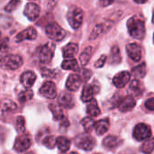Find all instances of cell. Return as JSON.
Here are the masks:
<instances>
[{
    "label": "cell",
    "mask_w": 154,
    "mask_h": 154,
    "mask_svg": "<svg viewBox=\"0 0 154 154\" xmlns=\"http://www.w3.org/2000/svg\"><path fill=\"white\" fill-rule=\"evenodd\" d=\"M15 128L18 133H23L25 130V120L23 116H18L15 120Z\"/></svg>",
    "instance_id": "35"
},
{
    "label": "cell",
    "mask_w": 154,
    "mask_h": 154,
    "mask_svg": "<svg viewBox=\"0 0 154 154\" xmlns=\"http://www.w3.org/2000/svg\"><path fill=\"white\" fill-rule=\"evenodd\" d=\"M49 108L51 111L52 116H53V118H54L55 121H60L61 125H65V126H68L69 125V121L66 118L65 115L63 114V111H62L60 106H57V105H54V104H51L49 106Z\"/></svg>",
    "instance_id": "11"
},
{
    "label": "cell",
    "mask_w": 154,
    "mask_h": 154,
    "mask_svg": "<svg viewBox=\"0 0 154 154\" xmlns=\"http://www.w3.org/2000/svg\"><path fill=\"white\" fill-rule=\"evenodd\" d=\"M69 154H79V153H77V152H70Z\"/></svg>",
    "instance_id": "46"
},
{
    "label": "cell",
    "mask_w": 154,
    "mask_h": 154,
    "mask_svg": "<svg viewBox=\"0 0 154 154\" xmlns=\"http://www.w3.org/2000/svg\"><path fill=\"white\" fill-rule=\"evenodd\" d=\"M55 46L52 43H47L43 45L39 51V58L42 64H49L54 55Z\"/></svg>",
    "instance_id": "6"
},
{
    "label": "cell",
    "mask_w": 154,
    "mask_h": 154,
    "mask_svg": "<svg viewBox=\"0 0 154 154\" xmlns=\"http://www.w3.org/2000/svg\"><path fill=\"white\" fill-rule=\"evenodd\" d=\"M40 94L49 99H52L57 96L56 86L52 81H46L40 88Z\"/></svg>",
    "instance_id": "9"
},
{
    "label": "cell",
    "mask_w": 154,
    "mask_h": 154,
    "mask_svg": "<svg viewBox=\"0 0 154 154\" xmlns=\"http://www.w3.org/2000/svg\"><path fill=\"white\" fill-rule=\"evenodd\" d=\"M129 92L134 97H138V96L142 95L143 88H142V85L139 82V80L134 79L131 82L130 87H129Z\"/></svg>",
    "instance_id": "29"
},
{
    "label": "cell",
    "mask_w": 154,
    "mask_h": 154,
    "mask_svg": "<svg viewBox=\"0 0 154 154\" xmlns=\"http://www.w3.org/2000/svg\"><path fill=\"white\" fill-rule=\"evenodd\" d=\"M152 135V130L145 124H138L134 129V137L136 141H145Z\"/></svg>",
    "instance_id": "7"
},
{
    "label": "cell",
    "mask_w": 154,
    "mask_h": 154,
    "mask_svg": "<svg viewBox=\"0 0 154 154\" xmlns=\"http://www.w3.org/2000/svg\"><path fill=\"white\" fill-rule=\"evenodd\" d=\"M56 139H57V138H55L54 136L49 135V136H47V137H45V138L43 139L42 144H43L45 147L49 148V149H53V147L56 145Z\"/></svg>",
    "instance_id": "36"
},
{
    "label": "cell",
    "mask_w": 154,
    "mask_h": 154,
    "mask_svg": "<svg viewBox=\"0 0 154 154\" xmlns=\"http://www.w3.org/2000/svg\"><path fill=\"white\" fill-rule=\"evenodd\" d=\"M45 32L47 36L54 42H60L66 36V32L64 29L56 23H49L45 27Z\"/></svg>",
    "instance_id": "4"
},
{
    "label": "cell",
    "mask_w": 154,
    "mask_h": 154,
    "mask_svg": "<svg viewBox=\"0 0 154 154\" xmlns=\"http://www.w3.org/2000/svg\"><path fill=\"white\" fill-rule=\"evenodd\" d=\"M35 80H36V75H35L34 72H32L31 70L23 72L21 75V78H20L21 83L26 88H30L31 87H32V85L34 84Z\"/></svg>",
    "instance_id": "19"
},
{
    "label": "cell",
    "mask_w": 154,
    "mask_h": 154,
    "mask_svg": "<svg viewBox=\"0 0 154 154\" xmlns=\"http://www.w3.org/2000/svg\"><path fill=\"white\" fill-rule=\"evenodd\" d=\"M154 150V138L147 139L143 143V144L141 147V151L145 154H150L153 152Z\"/></svg>",
    "instance_id": "32"
},
{
    "label": "cell",
    "mask_w": 154,
    "mask_h": 154,
    "mask_svg": "<svg viewBox=\"0 0 154 154\" xmlns=\"http://www.w3.org/2000/svg\"><path fill=\"white\" fill-rule=\"evenodd\" d=\"M40 6L34 3H28L23 10V14L24 15L32 22H34L38 19L39 15H40Z\"/></svg>",
    "instance_id": "10"
},
{
    "label": "cell",
    "mask_w": 154,
    "mask_h": 154,
    "mask_svg": "<svg viewBox=\"0 0 154 154\" xmlns=\"http://www.w3.org/2000/svg\"><path fill=\"white\" fill-rule=\"evenodd\" d=\"M127 28L130 35L135 39L142 40L145 36V24L143 19L133 16L127 21Z\"/></svg>",
    "instance_id": "1"
},
{
    "label": "cell",
    "mask_w": 154,
    "mask_h": 154,
    "mask_svg": "<svg viewBox=\"0 0 154 154\" xmlns=\"http://www.w3.org/2000/svg\"><path fill=\"white\" fill-rule=\"evenodd\" d=\"M121 62V54H120V49L117 46H114L111 50V55H110V63L112 64H117Z\"/></svg>",
    "instance_id": "31"
},
{
    "label": "cell",
    "mask_w": 154,
    "mask_h": 154,
    "mask_svg": "<svg viewBox=\"0 0 154 154\" xmlns=\"http://www.w3.org/2000/svg\"><path fill=\"white\" fill-rule=\"evenodd\" d=\"M42 75L45 78H54L55 77V71L49 69H42Z\"/></svg>",
    "instance_id": "38"
},
{
    "label": "cell",
    "mask_w": 154,
    "mask_h": 154,
    "mask_svg": "<svg viewBox=\"0 0 154 154\" xmlns=\"http://www.w3.org/2000/svg\"><path fill=\"white\" fill-rule=\"evenodd\" d=\"M136 102L134 100V98L132 96H127L122 99L119 100L118 103V109L121 112H130L134 109V107L135 106Z\"/></svg>",
    "instance_id": "15"
},
{
    "label": "cell",
    "mask_w": 154,
    "mask_h": 154,
    "mask_svg": "<svg viewBox=\"0 0 154 154\" xmlns=\"http://www.w3.org/2000/svg\"><path fill=\"white\" fill-rule=\"evenodd\" d=\"M130 79H131V74L128 71L125 70V71H122V72L116 74L114 77L113 84L118 88H123L129 82Z\"/></svg>",
    "instance_id": "17"
},
{
    "label": "cell",
    "mask_w": 154,
    "mask_h": 154,
    "mask_svg": "<svg viewBox=\"0 0 154 154\" xmlns=\"http://www.w3.org/2000/svg\"><path fill=\"white\" fill-rule=\"evenodd\" d=\"M0 36H1V32H0Z\"/></svg>",
    "instance_id": "47"
},
{
    "label": "cell",
    "mask_w": 154,
    "mask_h": 154,
    "mask_svg": "<svg viewBox=\"0 0 154 154\" xmlns=\"http://www.w3.org/2000/svg\"><path fill=\"white\" fill-rule=\"evenodd\" d=\"M110 126V123L108 119H101L99 121H97L95 124V129H96V133L98 135H103L104 134H106Z\"/></svg>",
    "instance_id": "24"
},
{
    "label": "cell",
    "mask_w": 154,
    "mask_h": 154,
    "mask_svg": "<svg viewBox=\"0 0 154 154\" xmlns=\"http://www.w3.org/2000/svg\"><path fill=\"white\" fill-rule=\"evenodd\" d=\"M92 53H93V48L91 46L85 48V50L81 52V54L79 56V61H80L81 65L85 66L88 63V61L92 56Z\"/></svg>",
    "instance_id": "28"
},
{
    "label": "cell",
    "mask_w": 154,
    "mask_h": 154,
    "mask_svg": "<svg viewBox=\"0 0 154 154\" xmlns=\"http://www.w3.org/2000/svg\"><path fill=\"white\" fill-rule=\"evenodd\" d=\"M75 145L84 151H91L96 145L95 139L88 134H79L75 138Z\"/></svg>",
    "instance_id": "5"
},
{
    "label": "cell",
    "mask_w": 154,
    "mask_h": 154,
    "mask_svg": "<svg viewBox=\"0 0 154 154\" xmlns=\"http://www.w3.org/2000/svg\"><path fill=\"white\" fill-rule=\"evenodd\" d=\"M145 107L150 111H154V97H151L145 101Z\"/></svg>",
    "instance_id": "39"
},
{
    "label": "cell",
    "mask_w": 154,
    "mask_h": 154,
    "mask_svg": "<svg viewBox=\"0 0 154 154\" xmlns=\"http://www.w3.org/2000/svg\"><path fill=\"white\" fill-rule=\"evenodd\" d=\"M113 2L114 0H99V5L103 7H106V6L110 5Z\"/></svg>",
    "instance_id": "42"
},
{
    "label": "cell",
    "mask_w": 154,
    "mask_h": 154,
    "mask_svg": "<svg viewBox=\"0 0 154 154\" xmlns=\"http://www.w3.org/2000/svg\"><path fill=\"white\" fill-rule=\"evenodd\" d=\"M20 0H11L6 5H5V10L6 11V12H8V13H10V12H13L14 9H16L17 8V6L20 5Z\"/></svg>",
    "instance_id": "37"
},
{
    "label": "cell",
    "mask_w": 154,
    "mask_h": 154,
    "mask_svg": "<svg viewBox=\"0 0 154 154\" xmlns=\"http://www.w3.org/2000/svg\"><path fill=\"white\" fill-rule=\"evenodd\" d=\"M31 144H32L31 137L28 134H22L15 139L14 148L17 152H23L30 148Z\"/></svg>",
    "instance_id": "8"
},
{
    "label": "cell",
    "mask_w": 154,
    "mask_h": 154,
    "mask_svg": "<svg viewBox=\"0 0 154 154\" xmlns=\"http://www.w3.org/2000/svg\"><path fill=\"white\" fill-rule=\"evenodd\" d=\"M17 106L12 100L5 99L0 103V118H5L7 115L14 113Z\"/></svg>",
    "instance_id": "16"
},
{
    "label": "cell",
    "mask_w": 154,
    "mask_h": 154,
    "mask_svg": "<svg viewBox=\"0 0 154 154\" xmlns=\"http://www.w3.org/2000/svg\"><path fill=\"white\" fill-rule=\"evenodd\" d=\"M81 83H82V79L79 75L70 74L67 79L66 88L69 91H77L81 86Z\"/></svg>",
    "instance_id": "18"
},
{
    "label": "cell",
    "mask_w": 154,
    "mask_h": 154,
    "mask_svg": "<svg viewBox=\"0 0 154 154\" xmlns=\"http://www.w3.org/2000/svg\"><path fill=\"white\" fill-rule=\"evenodd\" d=\"M78 51H79L78 44L74 42H70L63 48L62 55L65 59H72L78 53Z\"/></svg>",
    "instance_id": "22"
},
{
    "label": "cell",
    "mask_w": 154,
    "mask_h": 154,
    "mask_svg": "<svg viewBox=\"0 0 154 154\" xmlns=\"http://www.w3.org/2000/svg\"><path fill=\"white\" fill-rule=\"evenodd\" d=\"M132 72H133V75L136 79H143L146 75V65H145V63L143 62L141 65L133 68Z\"/></svg>",
    "instance_id": "30"
},
{
    "label": "cell",
    "mask_w": 154,
    "mask_h": 154,
    "mask_svg": "<svg viewBox=\"0 0 154 154\" xmlns=\"http://www.w3.org/2000/svg\"><path fill=\"white\" fill-rule=\"evenodd\" d=\"M153 40H154V33H153Z\"/></svg>",
    "instance_id": "48"
},
{
    "label": "cell",
    "mask_w": 154,
    "mask_h": 154,
    "mask_svg": "<svg viewBox=\"0 0 154 154\" xmlns=\"http://www.w3.org/2000/svg\"><path fill=\"white\" fill-rule=\"evenodd\" d=\"M135 3H137V4H144V3H146L148 0H134Z\"/></svg>",
    "instance_id": "44"
},
{
    "label": "cell",
    "mask_w": 154,
    "mask_h": 154,
    "mask_svg": "<svg viewBox=\"0 0 154 154\" xmlns=\"http://www.w3.org/2000/svg\"><path fill=\"white\" fill-rule=\"evenodd\" d=\"M83 14H84L82 9L77 6H73L69 10L67 14V19L69 21V25L74 30H77L81 26L83 22Z\"/></svg>",
    "instance_id": "3"
},
{
    "label": "cell",
    "mask_w": 154,
    "mask_h": 154,
    "mask_svg": "<svg viewBox=\"0 0 154 154\" xmlns=\"http://www.w3.org/2000/svg\"><path fill=\"white\" fill-rule=\"evenodd\" d=\"M23 63V58L15 54H8L0 59V67L4 69L15 70Z\"/></svg>",
    "instance_id": "2"
},
{
    "label": "cell",
    "mask_w": 154,
    "mask_h": 154,
    "mask_svg": "<svg viewBox=\"0 0 154 154\" xmlns=\"http://www.w3.org/2000/svg\"><path fill=\"white\" fill-rule=\"evenodd\" d=\"M87 113L88 114V116L92 117H96L100 115V109L97 106V102L94 98L91 101H89L87 106Z\"/></svg>",
    "instance_id": "26"
},
{
    "label": "cell",
    "mask_w": 154,
    "mask_h": 154,
    "mask_svg": "<svg viewBox=\"0 0 154 154\" xmlns=\"http://www.w3.org/2000/svg\"><path fill=\"white\" fill-rule=\"evenodd\" d=\"M83 71H84V72L82 73V75H83V79H84V80H88V79L90 78V76H91V71H90V70H88V69H84Z\"/></svg>",
    "instance_id": "43"
},
{
    "label": "cell",
    "mask_w": 154,
    "mask_h": 154,
    "mask_svg": "<svg viewBox=\"0 0 154 154\" xmlns=\"http://www.w3.org/2000/svg\"><path fill=\"white\" fill-rule=\"evenodd\" d=\"M8 46V39L7 38H0V51L6 49Z\"/></svg>",
    "instance_id": "41"
},
{
    "label": "cell",
    "mask_w": 154,
    "mask_h": 154,
    "mask_svg": "<svg viewBox=\"0 0 154 154\" xmlns=\"http://www.w3.org/2000/svg\"><path fill=\"white\" fill-rule=\"evenodd\" d=\"M59 104L60 106L65 108H72L75 104L74 97L67 92H63L59 97Z\"/></svg>",
    "instance_id": "20"
},
{
    "label": "cell",
    "mask_w": 154,
    "mask_h": 154,
    "mask_svg": "<svg viewBox=\"0 0 154 154\" xmlns=\"http://www.w3.org/2000/svg\"><path fill=\"white\" fill-rule=\"evenodd\" d=\"M113 25V23L111 21H106V22H103V23H97L94 29L92 30V32L90 34V39L91 40H94L96 38H97L99 35H101L102 33L106 32L107 30H109Z\"/></svg>",
    "instance_id": "13"
},
{
    "label": "cell",
    "mask_w": 154,
    "mask_h": 154,
    "mask_svg": "<svg viewBox=\"0 0 154 154\" xmlns=\"http://www.w3.org/2000/svg\"><path fill=\"white\" fill-rule=\"evenodd\" d=\"M97 89L94 87V85H86L82 90L81 94V100L85 103L89 102L93 99L95 94L97 93Z\"/></svg>",
    "instance_id": "21"
},
{
    "label": "cell",
    "mask_w": 154,
    "mask_h": 154,
    "mask_svg": "<svg viewBox=\"0 0 154 154\" xmlns=\"http://www.w3.org/2000/svg\"><path fill=\"white\" fill-rule=\"evenodd\" d=\"M61 67L63 69H67V70H74V71H79V64L77 60L75 59H67L65 60L62 64Z\"/></svg>",
    "instance_id": "27"
},
{
    "label": "cell",
    "mask_w": 154,
    "mask_h": 154,
    "mask_svg": "<svg viewBox=\"0 0 154 154\" xmlns=\"http://www.w3.org/2000/svg\"><path fill=\"white\" fill-rule=\"evenodd\" d=\"M128 56L134 61H139L142 58V48L138 43H129L125 47Z\"/></svg>",
    "instance_id": "12"
},
{
    "label": "cell",
    "mask_w": 154,
    "mask_h": 154,
    "mask_svg": "<svg viewBox=\"0 0 154 154\" xmlns=\"http://www.w3.org/2000/svg\"><path fill=\"white\" fill-rule=\"evenodd\" d=\"M121 143H122L121 140L117 136H115V135H109L106 137L103 141V145L109 150L117 148Z\"/></svg>",
    "instance_id": "23"
},
{
    "label": "cell",
    "mask_w": 154,
    "mask_h": 154,
    "mask_svg": "<svg viewBox=\"0 0 154 154\" xmlns=\"http://www.w3.org/2000/svg\"><path fill=\"white\" fill-rule=\"evenodd\" d=\"M37 37V32L33 27H28L25 30L20 32L19 33H17V35L15 36V42H23L24 40H35Z\"/></svg>",
    "instance_id": "14"
},
{
    "label": "cell",
    "mask_w": 154,
    "mask_h": 154,
    "mask_svg": "<svg viewBox=\"0 0 154 154\" xmlns=\"http://www.w3.org/2000/svg\"><path fill=\"white\" fill-rule=\"evenodd\" d=\"M106 60V55H102V56L99 58V60L95 63V67H96V68H102V67L105 65Z\"/></svg>",
    "instance_id": "40"
},
{
    "label": "cell",
    "mask_w": 154,
    "mask_h": 154,
    "mask_svg": "<svg viewBox=\"0 0 154 154\" xmlns=\"http://www.w3.org/2000/svg\"><path fill=\"white\" fill-rule=\"evenodd\" d=\"M152 23H154V12H153V14H152Z\"/></svg>",
    "instance_id": "45"
},
{
    "label": "cell",
    "mask_w": 154,
    "mask_h": 154,
    "mask_svg": "<svg viewBox=\"0 0 154 154\" xmlns=\"http://www.w3.org/2000/svg\"><path fill=\"white\" fill-rule=\"evenodd\" d=\"M56 145L61 153H65L70 147V141L64 136H60L56 139Z\"/></svg>",
    "instance_id": "25"
},
{
    "label": "cell",
    "mask_w": 154,
    "mask_h": 154,
    "mask_svg": "<svg viewBox=\"0 0 154 154\" xmlns=\"http://www.w3.org/2000/svg\"><path fill=\"white\" fill-rule=\"evenodd\" d=\"M81 125L86 133H90L95 127V122L91 117H85L81 121Z\"/></svg>",
    "instance_id": "33"
},
{
    "label": "cell",
    "mask_w": 154,
    "mask_h": 154,
    "mask_svg": "<svg viewBox=\"0 0 154 154\" xmlns=\"http://www.w3.org/2000/svg\"><path fill=\"white\" fill-rule=\"evenodd\" d=\"M32 96H33V93L31 89H26V90H23L22 91L19 96H18V99L21 103H24L30 99L32 98Z\"/></svg>",
    "instance_id": "34"
}]
</instances>
